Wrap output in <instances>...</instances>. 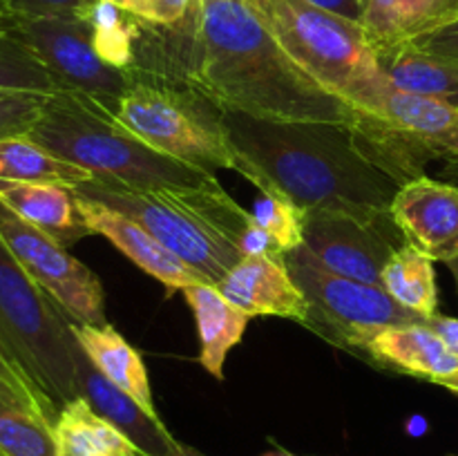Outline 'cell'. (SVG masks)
<instances>
[{
  "label": "cell",
  "mask_w": 458,
  "mask_h": 456,
  "mask_svg": "<svg viewBox=\"0 0 458 456\" xmlns=\"http://www.w3.org/2000/svg\"><path fill=\"white\" fill-rule=\"evenodd\" d=\"M179 76L219 107L276 121H325L365 132L374 116L307 74L246 0H197L186 21L165 27Z\"/></svg>",
  "instance_id": "cell-1"
},
{
  "label": "cell",
  "mask_w": 458,
  "mask_h": 456,
  "mask_svg": "<svg viewBox=\"0 0 458 456\" xmlns=\"http://www.w3.org/2000/svg\"><path fill=\"white\" fill-rule=\"evenodd\" d=\"M219 123L235 150L302 213L387 217L396 192L410 182L369 134L352 125L259 119L228 107H219Z\"/></svg>",
  "instance_id": "cell-2"
},
{
  "label": "cell",
  "mask_w": 458,
  "mask_h": 456,
  "mask_svg": "<svg viewBox=\"0 0 458 456\" xmlns=\"http://www.w3.org/2000/svg\"><path fill=\"white\" fill-rule=\"evenodd\" d=\"M27 137L94 177L119 179L143 190L206 188L217 182L208 170L148 146L112 112L74 92L52 94Z\"/></svg>",
  "instance_id": "cell-3"
},
{
  "label": "cell",
  "mask_w": 458,
  "mask_h": 456,
  "mask_svg": "<svg viewBox=\"0 0 458 456\" xmlns=\"http://www.w3.org/2000/svg\"><path fill=\"white\" fill-rule=\"evenodd\" d=\"M246 4L311 79L358 110L374 112L389 80L362 22L307 0H246Z\"/></svg>",
  "instance_id": "cell-4"
},
{
  "label": "cell",
  "mask_w": 458,
  "mask_h": 456,
  "mask_svg": "<svg viewBox=\"0 0 458 456\" xmlns=\"http://www.w3.org/2000/svg\"><path fill=\"white\" fill-rule=\"evenodd\" d=\"M72 340L70 316L0 240V349L54 423L79 398Z\"/></svg>",
  "instance_id": "cell-5"
},
{
  "label": "cell",
  "mask_w": 458,
  "mask_h": 456,
  "mask_svg": "<svg viewBox=\"0 0 458 456\" xmlns=\"http://www.w3.org/2000/svg\"><path fill=\"white\" fill-rule=\"evenodd\" d=\"M132 80L114 116L148 146L208 173L235 170L244 177L249 159L228 141L219 107L191 85H177L157 70L132 67Z\"/></svg>",
  "instance_id": "cell-6"
},
{
  "label": "cell",
  "mask_w": 458,
  "mask_h": 456,
  "mask_svg": "<svg viewBox=\"0 0 458 456\" xmlns=\"http://www.w3.org/2000/svg\"><path fill=\"white\" fill-rule=\"evenodd\" d=\"M74 192L83 199L116 210L146 228L213 286H217L222 277L244 258L233 241L219 235L199 215L188 210L177 199L174 188L143 190L119 179L94 177L74 186Z\"/></svg>",
  "instance_id": "cell-7"
},
{
  "label": "cell",
  "mask_w": 458,
  "mask_h": 456,
  "mask_svg": "<svg viewBox=\"0 0 458 456\" xmlns=\"http://www.w3.org/2000/svg\"><path fill=\"white\" fill-rule=\"evenodd\" d=\"M282 262L311 307L304 326L349 351H362V344L380 329L425 322L423 316L401 307L380 284L327 271L304 246L282 255Z\"/></svg>",
  "instance_id": "cell-8"
},
{
  "label": "cell",
  "mask_w": 458,
  "mask_h": 456,
  "mask_svg": "<svg viewBox=\"0 0 458 456\" xmlns=\"http://www.w3.org/2000/svg\"><path fill=\"white\" fill-rule=\"evenodd\" d=\"M12 27L38 56L58 92H74L114 114L132 72L107 65L97 54L92 30L76 16H13Z\"/></svg>",
  "instance_id": "cell-9"
},
{
  "label": "cell",
  "mask_w": 458,
  "mask_h": 456,
  "mask_svg": "<svg viewBox=\"0 0 458 456\" xmlns=\"http://www.w3.org/2000/svg\"><path fill=\"white\" fill-rule=\"evenodd\" d=\"M0 240L27 275L79 325H106L103 286L92 268L61 241L31 226L0 201Z\"/></svg>",
  "instance_id": "cell-10"
},
{
  "label": "cell",
  "mask_w": 458,
  "mask_h": 456,
  "mask_svg": "<svg viewBox=\"0 0 458 456\" xmlns=\"http://www.w3.org/2000/svg\"><path fill=\"white\" fill-rule=\"evenodd\" d=\"M302 235L320 266L367 284H380L387 259L407 244L392 215L362 219L343 210H307Z\"/></svg>",
  "instance_id": "cell-11"
},
{
  "label": "cell",
  "mask_w": 458,
  "mask_h": 456,
  "mask_svg": "<svg viewBox=\"0 0 458 456\" xmlns=\"http://www.w3.org/2000/svg\"><path fill=\"white\" fill-rule=\"evenodd\" d=\"M407 244L434 262L458 255V186L428 177H414L401 186L389 208Z\"/></svg>",
  "instance_id": "cell-12"
},
{
  "label": "cell",
  "mask_w": 458,
  "mask_h": 456,
  "mask_svg": "<svg viewBox=\"0 0 458 456\" xmlns=\"http://www.w3.org/2000/svg\"><path fill=\"white\" fill-rule=\"evenodd\" d=\"M219 293L246 316H276L307 325L311 307L282 258L244 255L217 284Z\"/></svg>",
  "instance_id": "cell-13"
},
{
  "label": "cell",
  "mask_w": 458,
  "mask_h": 456,
  "mask_svg": "<svg viewBox=\"0 0 458 456\" xmlns=\"http://www.w3.org/2000/svg\"><path fill=\"white\" fill-rule=\"evenodd\" d=\"M72 356H74L79 396L85 398L97 414L119 427L143 456H179L182 443L165 429L161 418L148 414L132 396H128L94 367L76 335L72 340Z\"/></svg>",
  "instance_id": "cell-14"
},
{
  "label": "cell",
  "mask_w": 458,
  "mask_h": 456,
  "mask_svg": "<svg viewBox=\"0 0 458 456\" xmlns=\"http://www.w3.org/2000/svg\"><path fill=\"white\" fill-rule=\"evenodd\" d=\"M79 208L94 235H103L107 241H112L141 271L159 280L168 289V295L174 291L188 289V286L208 284L195 268L188 266L182 258L165 249L157 237H152L146 228L134 224L132 219L106 208L97 201L83 199V197H79Z\"/></svg>",
  "instance_id": "cell-15"
},
{
  "label": "cell",
  "mask_w": 458,
  "mask_h": 456,
  "mask_svg": "<svg viewBox=\"0 0 458 456\" xmlns=\"http://www.w3.org/2000/svg\"><path fill=\"white\" fill-rule=\"evenodd\" d=\"M371 116L385 121L432 159L458 161V107L452 103L403 92L387 83Z\"/></svg>",
  "instance_id": "cell-16"
},
{
  "label": "cell",
  "mask_w": 458,
  "mask_h": 456,
  "mask_svg": "<svg viewBox=\"0 0 458 456\" xmlns=\"http://www.w3.org/2000/svg\"><path fill=\"white\" fill-rule=\"evenodd\" d=\"M362 353L401 374L438 383L458 371V356L425 322L380 329L362 344Z\"/></svg>",
  "instance_id": "cell-17"
},
{
  "label": "cell",
  "mask_w": 458,
  "mask_h": 456,
  "mask_svg": "<svg viewBox=\"0 0 458 456\" xmlns=\"http://www.w3.org/2000/svg\"><path fill=\"white\" fill-rule=\"evenodd\" d=\"M0 201L31 226L61 241L65 249L83 237L94 235L81 215L74 188L65 183L0 179Z\"/></svg>",
  "instance_id": "cell-18"
},
{
  "label": "cell",
  "mask_w": 458,
  "mask_h": 456,
  "mask_svg": "<svg viewBox=\"0 0 458 456\" xmlns=\"http://www.w3.org/2000/svg\"><path fill=\"white\" fill-rule=\"evenodd\" d=\"M70 329L94 367L116 387L123 389L128 396H132L148 414L159 418L155 398H152L150 378L137 349L107 322L101 326L79 325L70 317Z\"/></svg>",
  "instance_id": "cell-19"
},
{
  "label": "cell",
  "mask_w": 458,
  "mask_h": 456,
  "mask_svg": "<svg viewBox=\"0 0 458 456\" xmlns=\"http://www.w3.org/2000/svg\"><path fill=\"white\" fill-rule=\"evenodd\" d=\"M183 298L191 307L199 334V365L213 378H224V362L228 351L244 338L250 316L233 307L217 286L195 284L183 289Z\"/></svg>",
  "instance_id": "cell-20"
},
{
  "label": "cell",
  "mask_w": 458,
  "mask_h": 456,
  "mask_svg": "<svg viewBox=\"0 0 458 456\" xmlns=\"http://www.w3.org/2000/svg\"><path fill=\"white\" fill-rule=\"evenodd\" d=\"M0 456H61L54 420L34 396L0 378Z\"/></svg>",
  "instance_id": "cell-21"
},
{
  "label": "cell",
  "mask_w": 458,
  "mask_h": 456,
  "mask_svg": "<svg viewBox=\"0 0 458 456\" xmlns=\"http://www.w3.org/2000/svg\"><path fill=\"white\" fill-rule=\"evenodd\" d=\"M383 74L394 88L420 97L441 98L458 107V63L428 54L410 43L376 54Z\"/></svg>",
  "instance_id": "cell-22"
},
{
  "label": "cell",
  "mask_w": 458,
  "mask_h": 456,
  "mask_svg": "<svg viewBox=\"0 0 458 456\" xmlns=\"http://www.w3.org/2000/svg\"><path fill=\"white\" fill-rule=\"evenodd\" d=\"M54 436L61 456H143L119 427L81 396L58 411Z\"/></svg>",
  "instance_id": "cell-23"
},
{
  "label": "cell",
  "mask_w": 458,
  "mask_h": 456,
  "mask_svg": "<svg viewBox=\"0 0 458 456\" xmlns=\"http://www.w3.org/2000/svg\"><path fill=\"white\" fill-rule=\"evenodd\" d=\"M380 286L396 300L401 307L419 313L428 320L438 313V289L434 259L420 253L411 244H403L387 259L380 275Z\"/></svg>",
  "instance_id": "cell-24"
},
{
  "label": "cell",
  "mask_w": 458,
  "mask_h": 456,
  "mask_svg": "<svg viewBox=\"0 0 458 456\" xmlns=\"http://www.w3.org/2000/svg\"><path fill=\"white\" fill-rule=\"evenodd\" d=\"M0 179L7 182H52L65 183V186H79L89 182L94 174L81 165L63 161L61 156L52 155L43 146L22 137L0 139Z\"/></svg>",
  "instance_id": "cell-25"
},
{
  "label": "cell",
  "mask_w": 458,
  "mask_h": 456,
  "mask_svg": "<svg viewBox=\"0 0 458 456\" xmlns=\"http://www.w3.org/2000/svg\"><path fill=\"white\" fill-rule=\"evenodd\" d=\"M83 18L92 30V43L98 56L116 70L137 65V45L141 43L143 21L106 0H89Z\"/></svg>",
  "instance_id": "cell-26"
},
{
  "label": "cell",
  "mask_w": 458,
  "mask_h": 456,
  "mask_svg": "<svg viewBox=\"0 0 458 456\" xmlns=\"http://www.w3.org/2000/svg\"><path fill=\"white\" fill-rule=\"evenodd\" d=\"M12 18L0 21V89L36 92L47 97L56 94V83L38 56L13 31Z\"/></svg>",
  "instance_id": "cell-27"
},
{
  "label": "cell",
  "mask_w": 458,
  "mask_h": 456,
  "mask_svg": "<svg viewBox=\"0 0 458 456\" xmlns=\"http://www.w3.org/2000/svg\"><path fill=\"white\" fill-rule=\"evenodd\" d=\"M250 215L258 231L268 237L277 258L304 244V213L284 195H262L255 201Z\"/></svg>",
  "instance_id": "cell-28"
},
{
  "label": "cell",
  "mask_w": 458,
  "mask_h": 456,
  "mask_svg": "<svg viewBox=\"0 0 458 456\" xmlns=\"http://www.w3.org/2000/svg\"><path fill=\"white\" fill-rule=\"evenodd\" d=\"M454 21H458V0H403L401 31L405 43Z\"/></svg>",
  "instance_id": "cell-29"
},
{
  "label": "cell",
  "mask_w": 458,
  "mask_h": 456,
  "mask_svg": "<svg viewBox=\"0 0 458 456\" xmlns=\"http://www.w3.org/2000/svg\"><path fill=\"white\" fill-rule=\"evenodd\" d=\"M49 97L36 92L0 89V139L30 134Z\"/></svg>",
  "instance_id": "cell-30"
},
{
  "label": "cell",
  "mask_w": 458,
  "mask_h": 456,
  "mask_svg": "<svg viewBox=\"0 0 458 456\" xmlns=\"http://www.w3.org/2000/svg\"><path fill=\"white\" fill-rule=\"evenodd\" d=\"M401 12L403 0H367L365 12H362V27L376 54L405 43L401 31Z\"/></svg>",
  "instance_id": "cell-31"
},
{
  "label": "cell",
  "mask_w": 458,
  "mask_h": 456,
  "mask_svg": "<svg viewBox=\"0 0 458 456\" xmlns=\"http://www.w3.org/2000/svg\"><path fill=\"white\" fill-rule=\"evenodd\" d=\"M197 0H139L134 16L157 27H174L186 21Z\"/></svg>",
  "instance_id": "cell-32"
},
{
  "label": "cell",
  "mask_w": 458,
  "mask_h": 456,
  "mask_svg": "<svg viewBox=\"0 0 458 456\" xmlns=\"http://www.w3.org/2000/svg\"><path fill=\"white\" fill-rule=\"evenodd\" d=\"M13 16H76L83 18L89 0H7Z\"/></svg>",
  "instance_id": "cell-33"
},
{
  "label": "cell",
  "mask_w": 458,
  "mask_h": 456,
  "mask_svg": "<svg viewBox=\"0 0 458 456\" xmlns=\"http://www.w3.org/2000/svg\"><path fill=\"white\" fill-rule=\"evenodd\" d=\"M410 45L428 54H437V56L450 58V61L458 63V21L438 27V30L429 31V34L416 36V38L410 40Z\"/></svg>",
  "instance_id": "cell-34"
},
{
  "label": "cell",
  "mask_w": 458,
  "mask_h": 456,
  "mask_svg": "<svg viewBox=\"0 0 458 456\" xmlns=\"http://www.w3.org/2000/svg\"><path fill=\"white\" fill-rule=\"evenodd\" d=\"M425 325L432 326L443 340H445L447 347L458 356V317H450V316H441V313H434L425 320Z\"/></svg>",
  "instance_id": "cell-35"
},
{
  "label": "cell",
  "mask_w": 458,
  "mask_h": 456,
  "mask_svg": "<svg viewBox=\"0 0 458 456\" xmlns=\"http://www.w3.org/2000/svg\"><path fill=\"white\" fill-rule=\"evenodd\" d=\"M307 3L327 9V12L331 13H338V16L343 18H349V21L362 22V12H365V7H362L360 0H307Z\"/></svg>",
  "instance_id": "cell-36"
},
{
  "label": "cell",
  "mask_w": 458,
  "mask_h": 456,
  "mask_svg": "<svg viewBox=\"0 0 458 456\" xmlns=\"http://www.w3.org/2000/svg\"><path fill=\"white\" fill-rule=\"evenodd\" d=\"M0 378L7 380V383H12L13 387H18V389H21V392H25V393H30V396H34V393H31V389L27 387L25 380L21 378V374H18V371L13 369V365H12V362H9V358L3 353V349H0ZM36 401H38V398H36ZM38 405H40V402H38ZM40 407H43V405H40ZM45 414H47V411H45Z\"/></svg>",
  "instance_id": "cell-37"
},
{
  "label": "cell",
  "mask_w": 458,
  "mask_h": 456,
  "mask_svg": "<svg viewBox=\"0 0 458 456\" xmlns=\"http://www.w3.org/2000/svg\"><path fill=\"white\" fill-rule=\"evenodd\" d=\"M437 384H441V387H445V389H450V392L458 393V371H454V374H450V376H445V378H441Z\"/></svg>",
  "instance_id": "cell-38"
},
{
  "label": "cell",
  "mask_w": 458,
  "mask_h": 456,
  "mask_svg": "<svg viewBox=\"0 0 458 456\" xmlns=\"http://www.w3.org/2000/svg\"><path fill=\"white\" fill-rule=\"evenodd\" d=\"M106 3H112V4H116V7H121V9H125V12L132 13L134 7L139 4V0H106Z\"/></svg>",
  "instance_id": "cell-39"
},
{
  "label": "cell",
  "mask_w": 458,
  "mask_h": 456,
  "mask_svg": "<svg viewBox=\"0 0 458 456\" xmlns=\"http://www.w3.org/2000/svg\"><path fill=\"white\" fill-rule=\"evenodd\" d=\"M179 456H206V454H201V452L195 450V447L183 445V443H182V452H179Z\"/></svg>",
  "instance_id": "cell-40"
},
{
  "label": "cell",
  "mask_w": 458,
  "mask_h": 456,
  "mask_svg": "<svg viewBox=\"0 0 458 456\" xmlns=\"http://www.w3.org/2000/svg\"><path fill=\"white\" fill-rule=\"evenodd\" d=\"M13 13L9 12V4L7 0H0V21H7V18H12Z\"/></svg>",
  "instance_id": "cell-41"
},
{
  "label": "cell",
  "mask_w": 458,
  "mask_h": 456,
  "mask_svg": "<svg viewBox=\"0 0 458 456\" xmlns=\"http://www.w3.org/2000/svg\"><path fill=\"white\" fill-rule=\"evenodd\" d=\"M447 266H450L452 275H454V280H456V286H458V255H456L454 259H450V262H447Z\"/></svg>",
  "instance_id": "cell-42"
},
{
  "label": "cell",
  "mask_w": 458,
  "mask_h": 456,
  "mask_svg": "<svg viewBox=\"0 0 458 456\" xmlns=\"http://www.w3.org/2000/svg\"><path fill=\"white\" fill-rule=\"evenodd\" d=\"M264 456H295V454H291V452L286 450H273V452H267Z\"/></svg>",
  "instance_id": "cell-43"
},
{
  "label": "cell",
  "mask_w": 458,
  "mask_h": 456,
  "mask_svg": "<svg viewBox=\"0 0 458 456\" xmlns=\"http://www.w3.org/2000/svg\"><path fill=\"white\" fill-rule=\"evenodd\" d=\"M360 3H362V7H365V4H367V0H360Z\"/></svg>",
  "instance_id": "cell-44"
},
{
  "label": "cell",
  "mask_w": 458,
  "mask_h": 456,
  "mask_svg": "<svg viewBox=\"0 0 458 456\" xmlns=\"http://www.w3.org/2000/svg\"><path fill=\"white\" fill-rule=\"evenodd\" d=\"M452 456H454V454H452Z\"/></svg>",
  "instance_id": "cell-45"
}]
</instances>
